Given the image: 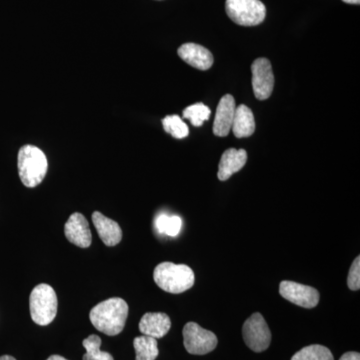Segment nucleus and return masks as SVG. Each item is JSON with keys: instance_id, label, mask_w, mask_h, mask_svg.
Here are the masks:
<instances>
[{"instance_id": "nucleus-12", "label": "nucleus", "mask_w": 360, "mask_h": 360, "mask_svg": "<svg viewBox=\"0 0 360 360\" xmlns=\"http://www.w3.org/2000/svg\"><path fill=\"white\" fill-rule=\"evenodd\" d=\"M179 58L186 61L187 65L193 66L196 70H207L213 65L212 52L205 47L196 44H186L181 45L177 51Z\"/></svg>"}, {"instance_id": "nucleus-11", "label": "nucleus", "mask_w": 360, "mask_h": 360, "mask_svg": "<svg viewBox=\"0 0 360 360\" xmlns=\"http://www.w3.org/2000/svg\"><path fill=\"white\" fill-rule=\"evenodd\" d=\"M236 104L231 94H225L219 101L213 122V134L219 137H225L231 132Z\"/></svg>"}, {"instance_id": "nucleus-27", "label": "nucleus", "mask_w": 360, "mask_h": 360, "mask_svg": "<svg viewBox=\"0 0 360 360\" xmlns=\"http://www.w3.org/2000/svg\"><path fill=\"white\" fill-rule=\"evenodd\" d=\"M0 360H16L13 356H11V355H4V356H0Z\"/></svg>"}, {"instance_id": "nucleus-13", "label": "nucleus", "mask_w": 360, "mask_h": 360, "mask_svg": "<svg viewBox=\"0 0 360 360\" xmlns=\"http://www.w3.org/2000/svg\"><path fill=\"white\" fill-rule=\"evenodd\" d=\"M172 328V321L167 314L162 312H148L139 322V330L143 335L150 338H162Z\"/></svg>"}, {"instance_id": "nucleus-16", "label": "nucleus", "mask_w": 360, "mask_h": 360, "mask_svg": "<svg viewBox=\"0 0 360 360\" xmlns=\"http://www.w3.org/2000/svg\"><path fill=\"white\" fill-rule=\"evenodd\" d=\"M231 130L233 131L234 136L238 139L248 137L255 134V115L250 108L245 104H240L236 108Z\"/></svg>"}, {"instance_id": "nucleus-24", "label": "nucleus", "mask_w": 360, "mask_h": 360, "mask_svg": "<svg viewBox=\"0 0 360 360\" xmlns=\"http://www.w3.org/2000/svg\"><path fill=\"white\" fill-rule=\"evenodd\" d=\"M340 360H360V354L354 352H347L340 357Z\"/></svg>"}, {"instance_id": "nucleus-1", "label": "nucleus", "mask_w": 360, "mask_h": 360, "mask_svg": "<svg viewBox=\"0 0 360 360\" xmlns=\"http://www.w3.org/2000/svg\"><path fill=\"white\" fill-rule=\"evenodd\" d=\"M129 316V305L122 298L113 297L98 303L90 310L89 319L104 335L115 336L122 333Z\"/></svg>"}, {"instance_id": "nucleus-23", "label": "nucleus", "mask_w": 360, "mask_h": 360, "mask_svg": "<svg viewBox=\"0 0 360 360\" xmlns=\"http://www.w3.org/2000/svg\"><path fill=\"white\" fill-rule=\"evenodd\" d=\"M347 285L350 290L356 291L360 288V257L355 258L349 269L347 277Z\"/></svg>"}, {"instance_id": "nucleus-3", "label": "nucleus", "mask_w": 360, "mask_h": 360, "mask_svg": "<svg viewBox=\"0 0 360 360\" xmlns=\"http://www.w3.org/2000/svg\"><path fill=\"white\" fill-rule=\"evenodd\" d=\"M155 283L167 292L179 295L193 288L195 276L193 270L186 264L161 262L153 272Z\"/></svg>"}, {"instance_id": "nucleus-17", "label": "nucleus", "mask_w": 360, "mask_h": 360, "mask_svg": "<svg viewBox=\"0 0 360 360\" xmlns=\"http://www.w3.org/2000/svg\"><path fill=\"white\" fill-rule=\"evenodd\" d=\"M134 347L136 359L135 360H155L158 359V340L148 335L139 336L134 340Z\"/></svg>"}, {"instance_id": "nucleus-14", "label": "nucleus", "mask_w": 360, "mask_h": 360, "mask_svg": "<svg viewBox=\"0 0 360 360\" xmlns=\"http://www.w3.org/2000/svg\"><path fill=\"white\" fill-rule=\"evenodd\" d=\"M92 221L104 245L115 246L122 241V231L115 220L104 217L103 213L96 212L92 214Z\"/></svg>"}, {"instance_id": "nucleus-9", "label": "nucleus", "mask_w": 360, "mask_h": 360, "mask_svg": "<svg viewBox=\"0 0 360 360\" xmlns=\"http://www.w3.org/2000/svg\"><path fill=\"white\" fill-rule=\"evenodd\" d=\"M279 293L284 300L304 309H314L319 302V291L295 281H283L279 285Z\"/></svg>"}, {"instance_id": "nucleus-4", "label": "nucleus", "mask_w": 360, "mask_h": 360, "mask_svg": "<svg viewBox=\"0 0 360 360\" xmlns=\"http://www.w3.org/2000/svg\"><path fill=\"white\" fill-rule=\"evenodd\" d=\"M58 296L49 284L35 286L30 297V315L39 326H49L58 314Z\"/></svg>"}, {"instance_id": "nucleus-2", "label": "nucleus", "mask_w": 360, "mask_h": 360, "mask_svg": "<svg viewBox=\"0 0 360 360\" xmlns=\"http://www.w3.org/2000/svg\"><path fill=\"white\" fill-rule=\"evenodd\" d=\"M18 167L23 186L33 188L44 179L49 169V162L41 149L26 144L18 153Z\"/></svg>"}, {"instance_id": "nucleus-26", "label": "nucleus", "mask_w": 360, "mask_h": 360, "mask_svg": "<svg viewBox=\"0 0 360 360\" xmlns=\"http://www.w3.org/2000/svg\"><path fill=\"white\" fill-rule=\"evenodd\" d=\"M342 1H345V4H359L360 0H342Z\"/></svg>"}, {"instance_id": "nucleus-8", "label": "nucleus", "mask_w": 360, "mask_h": 360, "mask_svg": "<svg viewBox=\"0 0 360 360\" xmlns=\"http://www.w3.org/2000/svg\"><path fill=\"white\" fill-rule=\"evenodd\" d=\"M253 92L259 101L269 98L274 91V75L271 63L267 58H257L251 65Z\"/></svg>"}, {"instance_id": "nucleus-19", "label": "nucleus", "mask_w": 360, "mask_h": 360, "mask_svg": "<svg viewBox=\"0 0 360 360\" xmlns=\"http://www.w3.org/2000/svg\"><path fill=\"white\" fill-rule=\"evenodd\" d=\"M291 360H335L330 350L323 345H312L303 347Z\"/></svg>"}, {"instance_id": "nucleus-6", "label": "nucleus", "mask_w": 360, "mask_h": 360, "mask_svg": "<svg viewBox=\"0 0 360 360\" xmlns=\"http://www.w3.org/2000/svg\"><path fill=\"white\" fill-rule=\"evenodd\" d=\"M184 347L187 352L194 355L210 354L217 347V335L212 331L206 330L195 322H188L182 331Z\"/></svg>"}, {"instance_id": "nucleus-7", "label": "nucleus", "mask_w": 360, "mask_h": 360, "mask_svg": "<svg viewBox=\"0 0 360 360\" xmlns=\"http://www.w3.org/2000/svg\"><path fill=\"white\" fill-rule=\"evenodd\" d=\"M243 340L252 352H262L269 347L271 333L262 314H253L243 324Z\"/></svg>"}, {"instance_id": "nucleus-5", "label": "nucleus", "mask_w": 360, "mask_h": 360, "mask_svg": "<svg viewBox=\"0 0 360 360\" xmlns=\"http://www.w3.org/2000/svg\"><path fill=\"white\" fill-rule=\"evenodd\" d=\"M225 9L233 22L243 26L260 25L266 15V8L260 0H226Z\"/></svg>"}, {"instance_id": "nucleus-18", "label": "nucleus", "mask_w": 360, "mask_h": 360, "mask_svg": "<svg viewBox=\"0 0 360 360\" xmlns=\"http://www.w3.org/2000/svg\"><path fill=\"white\" fill-rule=\"evenodd\" d=\"M182 220L177 215L163 214L158 215L155 219V229L160 233L167 234L168 236H179L181 231Z\"/></svg>"}, {"instance_id": "nucleus-20", "label": "nucleus", "mask_w": 360, "mask_h": 360, "mask_svg": "<svg viewBox=\"0 0 360 360\" xmlns=\"http://www.w3.org/2000/svg\"><path fill=\"white\" fill-rule=\"evenodd\" d=\"M86 354L84 355V360H115L112 355L106 352H101V338L96 335H89L82 342Z\"/></svg>"}, {"instance_id": "nucleus-15", "label": "nucleus", "mask_w": 360, "mask_h": 360, "mask_svg": "<svg viewBox=\"0 0 360 360\" xmlns=\"http://www.w3.org/2000/svg\"><path fill=\"white\" fill-rule=\"evenodd\" d=\"M246 161L248 153L245 149H227L220 158L217 177L221 181L231 179L232 174H236L245 167Z\"/></svg>"}, {"instance_id": "nucleus-22", "label": "nucleus", "mask_w": 360, "mask_h": 360, "mask_svg": "<svg viewBox=\"0 0 360 360\" xmlns=\"http://www.w3.org/2000/svg\"><path fill=\"white\" fill-rule=\"evenodd\" d=\"M163 129L174 139H186L189 129L186 122L179 115H168L162 120Z\"/></svg>"}, {"instance_id": "nucleus-10", "label": "nucleus", "mask_w": 360, "mask_h": 360, "mask_svg": "<svg viewBox=\"0 0 360 360\" xmlns=\"http://www.w3.org/2000/svg\"><path fill=\"white\" fill-rule=\"evenodd\" d=\"M66 238L78 248H87L91 245L92 236L84 215L75 212L70 215L65 225Z\"/></svg>"}, {"instance_id": "nucleus-21", "label": "nucleus", "mask_w": 360, "mask_h": 360, "mask_svg": "<svg viewBox=\"0 0 360 360\" xmlns=\"http://www.w3.org/2000/svg\"><path fill=\"white\" fill-rule=\"evenodd\" d=\"M210 113L212 111L205 104L194 103L184 110V118L188 120L193 127H200L203 122L210 120Z\"/></svg>"}, {"instance_id": "nucleus-25", "label": "nucleus", "mask_w": 360, "mask_h": 360, "mask_svg": "<svg viewBox=\"0 0 360 360\" xmlns=\"http://www.w3.org/2000/svg\"><path fill=\"white\" fill-rule=\"evenodd\" d=\"M47 360H68L65 359V357L60 356V355H51V357H49Z\"/></svg>"}]
</instances>
